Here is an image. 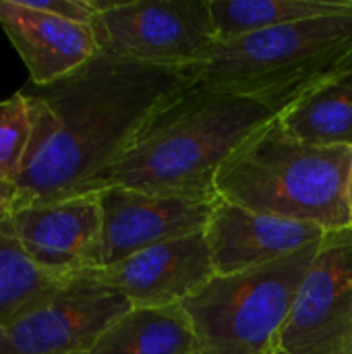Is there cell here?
<instances>
[{
  "label": "cell",
  "instance_id": "1",
  "mask_svg": "<svg viewBox=\"0 0 352 354\" xmlns=\"http://www.w3.org/2000/svg\"><path fill=\"white\" fill-rule=\"evenodd\" d=\"M191 83L187 71L100 52L73 75L23 87L33 137L12 185V212L95 193L156 110Z\"/></svg>",
  "mask_w": 352,
  "mask_h": 354
},
{
  "label": "cell",
  "instance_id": "2",
  "mask_svg": "<svg viewBox=\"0 0 352 354\" xmlns=\"http://www.w3.org/2000/svg\"><path fill=\"white\" fill-rule=\"evenodd\" d=\"M268 104L189 83L162 104L127 153L100 178L151 195L216 201L222 164L255 133L274 122Z\"/></svg>",
  "mask_w": 352,
  "mask_h": 354
},
{
  "label": "cell",
  "instance_id": "3",
  "mask_svg": "<svg viewBox=\"0 0 352 354\" xmlns=\"http://www.w3.org/2000/svg\"><path fill=\"white\" fill-rule=\"evenodd\" d=\"M351 147H315L270 122L220 168L216 193L257 214L307 222L326 232L352 230Z\"/></svg>",
  "mask_w": 352,
  "mask_h": 354
},
{
  "label": "cell",
  "instance_id": "4",
  "mask_svg": "<svg viewBox=\"0 0 352 354\" xmlns=\"http://www.w3.org/2000/svg\"><path fill=\"white\" fill-rule=\"evenodd\" d=\"M351 60L352 12H344L216 41L201 64L185 71L195 85L255 97L280 116Z\"/></svg>",
  "mask_w": 352,
  "mask_h": 354
},
{
  "label": "cell",
  "instance_id": "5",
  "mask_svg": "<svg viewBox=\"0 0 352 354\" xmlns=\"http://www.w3.org/2000/svg\"><path fill=\"white\" fill-rule=\"evenodd\" d=\"M324 243V241H322ZM322 243L232 276H214L183 303L201 354H282L297 290Z\"/></svg>",
  "mask_w": 352,
  "mask_h": 354
},
{
  "label": "cell",
  "instance_id": "6",
  "mask_svg": "<svg viewBox=\"0 0 352 354\" xmlns=\"http://www.w3.org/2000/svg\"><path fill=\"white\" fill-rule=\"evenodd\" d=\"M91 23L100 52L168 68H193L218 37L210 0H95Z\"/></svg>",
  "mask_w": 352,
  "mask_h": 354
},
{
  "label": "cell",
  "instance_id": "7",
  "mask_svg": "<svg viewBox=\"0 0 352 354\" xmlns=\"http://www.w3.org/2000/svg\"><path fill=\"white\" fill-rule=\"evenodd\" d=\"M133 305L89 276H77L54 295L0 326V354H87Z\"/></svg>",
  "mask_w": 352,
  "mask_h": 354
},
{
  "label": "cell",
  "instance_id": "8",
  "mask_svg": "<svg viewBox=\"0 0 352 354\" xmlns=\"http://www.w3.org/2000/svg\"><path fill=\"white\" fill-rule=\"evenodd\" d=\"M280 353H352V230L324 239L297 290Z\"/></svg>",
  "mask_w": 352,
  "mask_h": 354
},
{
  "label": "cell",
  "instance_id": "9",
  "mask_svg": "<svg viewBox=\"0 0 352 354\" xmlns=\"http://www.w3.org/2000/svg\"><path fill=\"white\" fill-rule=\"evenodd\" d=\"M4 224L21 249L52 272L77 278L104 266L98 193L21 207Z\"/></svg>",
  "mask_w": 352,
  "mask_h": 354
},
{
  "label": "cell",
  "instance_id": "10",
  "mask_svg": "<svg viewBox=\"0 0 352 354\" xmlns=\"http://www.w3.org/2000/svg\"><path fill=\"white\" fill-rule=\"evenodd\" d=\"M85 276L120 292L133 307L160 309L183 305L214 276L203 232L147 247L114 266Z\"/></svg>",
  "mask_w": 352,
  "mask_h": 354
},
{
  "label": "cell",
  "instance_id": "11",
  "mask_svg": "<svg viewBox=\"0 0 352 354\" xmlns=\"http://www.w3.org/2000/svg\"><path fill=\"white\" fill-rule=\"evenodd\" d=\"M102 207V257L114 266L164 241L203 232L216 201L151 195L127 187L98 191Z\"/></svg>",
  "mask_w": 352,
  "mask_h": 354
},
{
  "label": "cell",
  "instance_id": "12",
  "mask_svg": "<svg viewBox=\"0 0 352 354\" xmlns=\"http://www.w3.org/2000/svg\"><path fill=\"white\" fill-rule=\"evenodd\" d=\"M203 234L216 276H232L286 259L322 243L330 232L315 224L257 214L218 197Z\"/></svg>",
  "mask_w": 352,
  "mask_h": 354
},
{
  "label": "cell",
  "instance_id": "13",
  "mask_svg": "<svg viewBox=\"0 0 352 354\" xmlns=\"http://www.w3.org/2000/svg\"><path fill=\"white\" fill-rule=\"evenodd\" d=\"M0 27L35 87L73 75L100 54L91 25L41 12L27 0H0Z\"/></svg>",
  "mask_w": 352,
  "mask_h": 354
},
{
  "label": "cell",
  "instance_id": "14",
  "mask_svg": "<svg viewBox=\"0 0 352 354\" xmlns=\"http://www.w3.org/2000/svg\"><path fill=\"white\" fill-rule=\"evenodd\" d=\"M87 354H201L183 305L133 307L116 319Z\"/></svg>",
  "mask_w": 352,
  "mask_h": 354
},
{
  "label": "cell",
  "instance_id": "15",
  "mask_svg": "<svg viewBox=\"0 0 352 354\" xmlns=\"http://www.w3.org/2000/svg\"><path fill=\"white\" fill-rule=\"evenodd\" d=\"M278 122L301 143L352 149V87L328 81L288 106Z\"/></svg>",
  "mask_w": 352,
  "mask_h": 354
},
{
  "label": "cell",
  "instance_id": "16",
  "mask_svg": "<svg viewBox=\"0 0 352 354\" xmlns=\"http://www.w3.org/2000/svg\"><path fill=\"white\" fill-rule=\"evenodd\" d=\"M218 41L280 25L352 12V0H210Z\"/></svg>",
  "mask_w": 352,
  "mask_h": 354
},
{
  "label": "cell",
  "instance_id": "17",
  "mask_svg": "<svg viewBox=\"0 0 352 354\" xmlns=\"http://www.w3.org/2000/svg\"><path fill=\"white\" fill-rule=\"evenodd\" d=\"M71 276L35 263L0 222V326L66 286Z\"/></svg>",
  "mask_w": 352,
  "mask_h": 354
},
{
  "label": "cell",
  "instance_id": "18",
  "mask_svg": "<svg viewBox=\"0 0 352 354\" xmlns=\"http://www.w3.org/2000/svg\"><path fill=\"white\" fill-rule=\"evenodd\" d=\"M33 137V108L23 89L0 100V178L12 189Z\"/></svg>",
  "mask_w": 352,
  "mask_h": 354
},
{
  "label": "cell",
  "instance_id": "19",
  "mask_svg": "<svg viewBox=\"0 0 352 354\" xmlns=\"http://www.w3.org/2000/svg\"><path fill=\"white\" fill-rule=\"evenodd\" d=\"M12 214V197L8 193H0V222H4Z\"/></svg>",
  "mask_w": 352,
  "mask_h": 354
},
{
  "label": "cell",
  "instance_id": "20",
  "mask_svg": "<svg viewBox=\"0 0 352 354\" xmlns=\"http://www.w3.org/2000/svg\"><path fill=\"white\" fill-rule=\"evenodd\" d=\"M332 81H338V83H344V85H351L352 87V60L332 79Z\"/></svg>",
  "mask_w": 352,
  "mask_h": 354
},
{
  "label": "cell",
  "instance_id": "21",
  "mask_svg": "<svg viewBox=\"0 0 352 354\" xmlns=\"http://www.w3.org/2000/svg\"><path fill=\"white\" fill-rule=\"evenodd\" d=\"M349 205H351V220H352V158H351V174H349Z\"/></svg>",
  "mask_w": 352,
  "mask_h": 354
},
{
  "label": "cell",
  "instance_id": "22",
  "mask_svg": "<svg viewBox=\"0 0 352 354\" xmlns=\"http://www.w3.org/2000/svg\"><path fill=\"white\" fill-rule=\"evenodd\" d=\"M0 193H8V195L12 197V189H10V187H8V185L2 180V178H0Z\"/></svg>",
  "mask_w": 352,
  "mask_h": 354
},
{
  "label": "cell",
  "instance_id": "23",
  "mask_svg": "<svg viewBox=\"0 0 352 354\" xmlns=\"http://www.w3.org/2000/svg\"><path fill=\"white\" fill-rule=\"evenodd\" d=\"M351 354H352V353H351Z\"/></svg>",
  "mask_w": 352,
  "mask_h": 354
}]
</instances>
